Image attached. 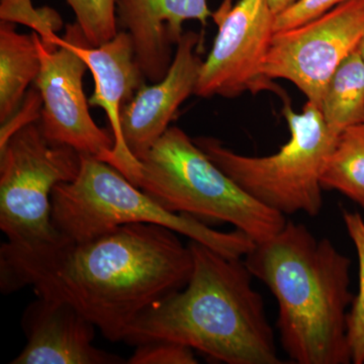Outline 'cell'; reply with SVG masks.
Listing matches in <instances>:
<instances>
[{
    "label": "cell",
    "instance_id": "obj_6",
    "mask_svg": "<svg viewBox=\"0 0 364 364\" xmlns=\"http://www.w3.org/2000/svg\"><path fill=\"white\" fill-rule=\"evenodd\" d=\"M289 140L264 157L238 154L210 136L195 143L213 162L258 202L282 215L303 212L310 217L323 208L321 176L338 136L326 124L320 109L306 102L296 112L289 102L282 111Z\"/></svg>",
    "mask_w": 364,
    "mask_h": 364
},
{
    "label": "cell",
    "instance_id": "obj_19",
    "mask_svg": "<svg viewBox=\"0 0 364 364\" xmlns=\"http://www.w3.org/2000/svg\"><path fill=\"white\" fill-rule=\"evenodd\" d=\"M75 14L76 23L90 47H98L119 33L116 0H66Z\"/></svg>",
    "mask_w": 364,
    "mask_h": 364
},
{
    "label": "cell",
    "instance_id": "obj_20",
    "mask_svg": "<svg viewBox=\"0 0 364 364\" xmlns=\"http://www.w3.org/2000/svg\"><path fill=\"white\" fill-rule=\"evenodd\" d=\"M0 21L30 26L40 36L47 49L58 48L54 44V40L56 33L63 28V21L52 7L35 9L32 0H1Z\"/></svg>",
    "mask_w": 364,
    "mask_h": 364
},
{
    "label": "cell",
    "instance_id": "obj_22",
    "mask_svg": "<svg viewBox=\"0 0 364 364\" xmlns=\"http://www.w3.org/2000/svg\"><path fill=\"white\" fill-rule=\"evenodd\" d=\"M349 0H296L275 16L274 32L289 30L320 18Z\"/></svg>",
    "mask_w": 364,
    "mask_h": 364
},
{
    "label": "cell",
    "instance_id": "obj_24",
    "mask_svg": "<svg viewBox=\"0 0 364 364\" xmlns=\"http://www.w3.org/2000/svg\"><path fill=\"white\" fill-rule=\"evenodd\" d=\"M268 1H269L273 14L277 16V14L287 9V7L291 6L296 0H268Z\"/></svg>",
    "mask_w": 364,
    "mask_h": 364
},
{
    "label": "cell",
    "instance_id": "obj_4",
    "mask_svg": "<svg viewBox=\"0 0 364 364\" xmlns=\"http://www.w3.org/2000/svg\"><path fill=\"white\" fill-rule=\"evenodd\" d=\"M81 155L77 177L60 183L51 196L52 224L71 241H86L135 223L160 225L205 244L229 258L250 253L255 242L240 230L215 231L200 220L170 212L109 163Z\"/></svg>",
    "mask_w": 364,
    "mask_h": 364
},
{
    "label": "cell",
    "instance_id": "obj_18",
    "mask_svg": "<svg viewBox=\"0 0 364 364\" xmlns=\"http://www.w3.org/2000/svg\"><path fill=\"white\" fill-rule=\"evenodd\" d=\"M343 219L347 232L358 251L359 289L352 301L347 317V337L350 347L352 363H364V221L358 213L344 210Z\"/></svg>",
    "mask_w": 364,
    "mask_h": 364
},
{
    "label": "cell",
    "instance_id": "obj_2",
    "mask_svg": "<svg viewBox=\"0 0 364 364\" xmlns=\"http://www.w3.org/2000/svg\"><path fill=\"white\" fill-rule=\"evenodd\" d=\"M188 284L136 318L124 341L177 342L228 364H282L264 301L241 258L191 240Z\"/></svg>",
    "mask_w": 364,
    "mask_h": 364
},
{
    "label": "cell",
    "instance_id": "obj_15",
    "mask_svg": "<svg viewBox=\"0 0 364 364\" xmlns=\"http://www.w3.org/2000/svg\"><path fill=\"white\" fill-rule=\"evenodd\" d=\"M41 70L35 36L16 32L14 23H0V123L23 102Z\"/></svg>",
    "mask_w": 364,
    "mask_h": 364
},
{
    "label": "cell",
    "instance_id": "obj_16",
    "mask_svg": "<svg viewBox=\"0 0 364 364\" xmlns=\"http://www.w3.org/2000/svg\"><path fill=\"white\" fill-rule=\"evenodd\" d=\"M318 109L328 128L337 136L364 123V62L358 50L333 73Z\"/></svg>",
    "mask_w": 364,
    "mask_h": 364
},
{
    "label": "cell",
    "instance_id": "obj_13",
    "mask_svg": "<svg viewBox=\"0 0 364 364\" xmlns=\"http://www.w3.org/2000/svg\"><path fill=\"white\" fill-rule=\"evenodd\" d=\"M116 16L119 31L130 35L144 77L155 83L171 65L172 47L184 33L182 25L198 21L207 26L213 11L208 0H116Z\"/></svg>",
    "mask_w": 364,
    "mask_h": 364
},
{
    "label": "cell",
    "instance_id": "obj_10",
    "mask_svg": "<svg viewBox=\"0 0 364 364\" xmlns=\"http://www.w3.org/2000/svg\"><path fill=\"white\" fill-rule=\"evenodd\" d=\"M33 36L41 59L40 73L33 83L43 100L39 124L46 139L111 164L114 138L90 116L83 91V76L88 70L85 62L63 38L57 36L54 44L58 48L49 50L37 33Z\"/></svg>",
    "mask_w": 364,
    "mask_h": 364
},
{
    "label": "cell",
    "instance_id": "obj_11",
    "mask_svg": "<svg viewBox=\"0 0 364 364\" xmlns=\"http://www.w3.org/2000/svg\"><path fill=\"white\" fill-rule=\"evenodd\" d=\"M82 58L92 74L95 90L88 100L90 107H102L107 114L114 138L111 164L133 183L139 160L127 150L121 126L122 107L130 102L145 83L136 61L130 35L119 31L116 37L98 47L87 45L77 23L68 25L63 38Z\"/></svg>",
    "mask_w": 364,
    "mask_h": 364
},
{
    "label": "cell",
    "instance_id": "obj_7",
    "mask_svg": "<svg viewBox=\"0 0 364 364\" xmlns=\"http://www.w3.org/2000/svg\"><path fill=\"white\" fill-rule=\"evenodd\" d=\"M80 164L77 151L50 143L39 122L9 139L0 149V229L7 242L33 245L58 236L52 224L53 189L73 181Z\"/></svg>",
    "mask_w": 364,
    "mask_h": 364
},
{
    "label": "cell",
    "instance_id": "obj_3",
    "mask_svg": "<svg viewBox=\"0 0 364 364\" xmlns=\"http://www.w3.org/2000/svg\"><path fill=\"white\" fill-rule=\"evenodd\" d=\"M244 262L277 299L280 341L291 360L352 363L347 337V309L354 299L351 262L331 241L287 221L277 236L256 243Z\"/></svg>",
    "mask_w": 364,
    "mask_h": 364
},
{
    "label": "cell",
    "instance_id": "obj_1",
    "mask_svg": "<svg viewBox=\"0 0 364 364\" xmlns=\"http://www.w3.org/2000/svg\"><path fill=\"white\" fill-rule=\"evenodd\" d=\"M176 234L135 223L86 241L58 234L33 245L6 242L0 287L11 294L32 287L38 298L75 308L109 341H124L136 318L191 279L193 254Z\"/></svg>",
    "mask_w": 364,
    "mask_h": 364
},
{
    "label": "cell",
    "instance_id": "obj_5",
    "mask_svg": "<svg viewBox=\"0 0 364 364\" xmlns=\"http://www.w3.org/2000/svg\"><path fill=\"white\" fill-rule=\"evenodd\" d=\"M133 184L170 212L228 223L255 243L277 236L287 221L237 186L178 127L139 159Z\"/></svg>",
    "mask_w": 364,
    "mask_h": 364
},
{
    "label": "cell",
    "instance_id": "obj_14",
    "mask_svg": "<svg viewBox=\"0 0 364 364\" xmlns=\"http://www.w3.org/2000/svg\"><path fill=\"white\" fill-rule=\"evenodd\" d=\"M26 345L11 364H117L123 359L93 346L95 327L69 304L38 298L21 318Z\"/></svg>",
    "mask_w": 364,
    "mask_h": 364
},
{
    "label": "cell",
    "instance_id": "obj_21",
    "mask_svg": "<svg viewBox=\"0 0 364 364\" xmlns=\"http://www.w3.org/2000/svg\"><path fill=\"white\" fill-rule=\"evenodd\" d=\"M193 348L177 342L156 340L138 345L130 364H196Z\"/></svg>",
    "mask_w": 364,
    "mask_h": 364
},
{
    "label": "cell",
    "instance_id": "obj_8",
    "mask_svg": "<svg viewBox=\"0 0 364 364\" xmlns=\"http://www.w3.org/2000/svg\"><path fill=\"white\" fill-rule=\"evenodd\" d=\"M218 33L203 61L195 95L233 98L245 92L279 87L263 73L273 35L275 14L268 0H223L213 13Z\"/></svg>",
    "mask_w": 364,
    "mask_h": 364
},
{
    "label": "cell",
    "instance_id": "obj_17",
    "mask_svg": "<svg viewBox=\"0 0 364 364\" xmlns=\"http://www.w3.org/2000/svg\"><path fill=\"white\" fill-rule=\"evenodd\" d=\"M321 186L340 191L364 208V123L338 136L323 169Z\"/></svg>",
    "mask_w": 364,
    "mask_h": 364
},
{
    "label": "cell",
    "instance_id": "obj_25",
    "mask_svg": "<svg viewBox=\"0 0 364 364\" xmlns=\"http://www.w3.org/2000/svg\"><path fill=\"white\" fill-rule=\"evenodd\" d=\"M358 52L359 56H360V58L363 59V61L364 62V35H363V39H361L360 42H359V45L358 47Z\"/></svg>",
    "mask_w": 364,
    "mask_h": 364
},
{
    "label": "cell",
    "instance_id": "obj_23",
    "mask_svg": "<svg viewBox=\"0 0 364 364\" xmlns=\"http://www.w3.org/2000/svg\"><path fill=\"white\" fill-rule=\"evenodd\" d=\"M43 100L35 85L26 92L25 98L13 116L1 124L0 129V149L6 145L9 139L28 124L37 123L42 116Z\"/></svg>",
    "mask_w": 364,
    "mask_h": 364
},
{
    "label": "cell",
    "instance_id": "obj_12",
    "mask_svg": "<svg viewBox=\"0 0 364 364\" xmlns=\"http://www.w3.org/2000/svg\"><path fill=\"white\" fill-rule=\"evenodd\" d=\"M200 44L198 33H184L166 75L151 85L144 83L130 102L122 107L124 143L136 159L164 135L179 107L195 95L203 64L196 51Z\"/></svg>",
    "mask_w": 364,
    "mask_h": 364
},
{
    "label": "cell",
    "instance_id": "obj_9",
    "mask_svg": "<svg viewBox=\"0 0 364 364\" xmlns=\"http://www.w3.org/2000/svg\"><path fill=\"white\" fill-rule=\"evenodd\" d=\"M364 35V0H349L320 18L274 33L263 73L289 80L320 107L333 73Z\"/></svg>",
    "mask_w": 364,
    "mask_h": 364
}]
</instances>
